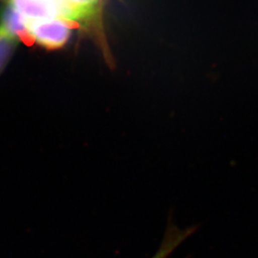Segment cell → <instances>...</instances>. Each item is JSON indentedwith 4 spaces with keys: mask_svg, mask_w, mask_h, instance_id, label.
I'll use <instances>...</instances> for the list:
<instances>
[{
    "mask_svg": "<svg viewBox=\"0 0 258 258\" xmlns=\"http://www.w3.org/2000/svg\"><path fill=\"white\" fill-rule=\"evenodd\" d=\"M26 27L31 42L47 50L62 48L71 37L69 22L61 19L30 20Z\"/></svg>",
    "mask_w": 258,
    "mask_h": 258,
    "instance_id": "1",
    "label": "cell"
},
{
    "mask_svg": "<svg viewBox=\"0 0 258 258\" xmlns=\"http://www.w3.org/2000/svg\"><path fill=\"white\" fill-rule=\"evenodd\" d=\"M0 26L12 37L22 42H31L28 35L26 21L15 8L8 3L0 13Z\"/></svg>",
    "mask_w": 258,
    "mask_h": 258,
    "instance_id": "2",
    "label": "cell"
},
{
    "mask_svg": "<svg viewBox=\"0 0 258 258\" xmlns=\"http://www.w3.org/2000/svg\"><path fill=\"white\" fill-rule=\"evenodd\" d=\"M77 17L78 23H89L97 18L102 0H64Z\"/></svg>",
    "mask_w": 258,
    "mask_h": 258,
    "instance_id": "3",
    "label": "cell"
},
{
    "mask_svg": "<svg viewBox=\"0 0 258 258\" xmlns=\"http://www.w3.org/2000/svg\"><path fill=\"white\" fill-rule=\"evenodd\" d=\"M191 232L192 229L189 231H181L175 227H169L160 249H158L156 254L152 258L167 257L184 239L188 237L189 234H191Z\"/></svg>",
    "mask_w": 258,
    "mask_h": 258,
    "instance_id": "4",
    "label": "cell"
},
{
    "mask_svg": "<svg viewBox=\"0 0 258 258\" xmlns=\"http://www.w3.org/2000/svg\"><path fill=\"white\" fill-rule=\"evenodd\" d=\"M19 42L0 26V76L9 63Z\"/></svg>",
    "mask_w": 258,
    "mask_h": 258,
    "instance_id": "5",
    "label": "cell"
}]
</instances>
